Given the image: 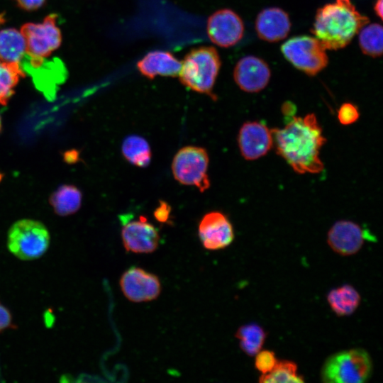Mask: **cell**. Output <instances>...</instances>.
Here are the masks:
<instances>
[{"label": "cell", "mask_w": 383, "mask_h": 383, "mask_svg": "<svg viewBox=\"0 0 383 383\" xmlns=\"http://www.w3.org/2000/svg\"><path fill=\"white\" fill-rule=\"evenodd\" d=\"M277 153L297 173H319L324 168L320 150L326 141L314 113L292 116L283 128H272Z\"/></svg>", "instance_id": "obj_1"}, {"label": "cell", "mask_w": 383, "mask_h": 383, "mask_svg": "<svg viewBox=\"0 0 383 383\" xmlns=\"http://www.w3.org/2000/svg\"><path fill=\"white\" fill-rule=\"evenodd\" d=\"M368 23L350 0H335L317 11L312 32L326 50H335L348 45Z\"/></svg>", "instance_id": "obj_2"}, {"label": "cell", "mask_w": 383, "mask_h": 383, "mask_svg": "<svg viewBox=\"0 0 383 383\" xmlns=\"http://www.w3.org/2000/svg\"><path fill=\"white\" fill-rule=\"evenodd\" d=\"M372 372L370 354L362 348L338 352L329 356L323 363L321 377L326 383H362Z\"/></svg>", "instance_id": "obj_3"}, {"label": "cell", "mask_w": 383, "mask_h": 383, "mask_svg": "<svg viewBox=\"0 0 383 383\" xmlns=\"http://www.w3.org/2000/svg\"><path fill=\"white\" fill-rule=\"evenodd\" d=\"M220 67L221 60L216 50L213 47H201L186 55L178 76L187 87L212 96Z\"/></svg>", "instance_id": "obj_4"}, {"label": "cell", "mask_w": 383, "mask_h": 383, "mask_svg": "<svg viewBox=\"0 0 383 383\" xmlns=\"http://www.w3.org/2000/svg\"><path fill=\"white\" fill-rule=\"evenodd\" d=\"M50 242L49 231L38 221H17L8 231V250L21 260L29 261L40 258L48 250Z\"/></svg>", "instance_id": "obj_5"}, {"label": "cell", "mask_w": 383, "mask_h": 383, "mask_svg": "<svg viewBox=\"0 0 383 383\" xmlns=\"http://www.w3.org/2000/svg\"><path fill=\"white\" fill-rule=\"evenodd\" d=\"M209 162V155L204 148L197 146L184 147L173 158V176L179 183L196 187L201 192H204L210 187Z\"/></svg>", "instance_id": "obj_6"}, {"label": "cell", "mask_w": 383, "mask_h": 383, "mask_svg": "<svg viewBox=\"0 0 383 383\" xmlns=\"http://www.w3.org/2000/svg\"><path fill=\"white\" fill-rule=\"evenodd\" d=\"M326 48L316 38L296 36L281 47L286 59L298 70L309 75H316L326 67L328 57Z\"/></svg>", "instance_id": "obj_7"}, {"label": "cell", "mask_w": 383, "mask_h": 383, "mask_svg": "<svg viewBox=\"0 0 383 383\" xmlns=\"http://www.w3.org/2000/svg\"><path fill=\"white\" fill-rule=\"evenodd\" d=\"M21 31L26 40V53L35 64H40L61 45L62 35L56 14L47 16L42 23H27Z\"/></svg>", "instance_id": "obj_8"}, {"label": "cell", "mask_w": 383, "mask_h": 383, "mask_svg": "<svg viewBox=\"0 0 383 383\" xmlns=\"http://www.w3.org/2000/svg\"><path fill=\"white\" fill-rule=\"evenodd\" d=\"M119 285L126 299L135 303L155 300L161 292L159 277L138 267L126 270L120 278Z\"/></svg>", "instance_id": "obj_9"}, {"label": "cell", "mask_w": 383, "mask_h": 383, "mask_svg": "<svg viewBox=\"0 0 383 383\" xmlns=\"http://www.w3.org/2000/svg\"><path fill=\"white\" fill-rule=\"evenodd\" d=\"M198 234L204 248L209 250L223 249L234 239L231 223L220 211H211L203 216L199 224Z\"/></svg>", "instance_id": "obj_10"}, {"label": "cell", "mask_w": 383, "mask_h": 383, "mask_svg": "<svg viewBox=\"0 0 383 383\" xmlns=\"http://www.w3.org/2000/svg\"><path fill=\"white\" fill-rule=\"evenodd\" d=\"M243 32L241 18L230 9L218 10L207 21L209 38L220 47L228 48L235 45L242 38Z\"/></svg>", "instance_id": "obj_11"}, {"label": "cell", "mask_w": 383, "mask_h": 383, "mask_svg": "<svg viewBox=\"0 0 383 383\" xmlns=\"http://www.w3.org/2000/svg\"><path fill=\"white\" fill-rule=\"evenodd\" d=\"M121 238L126 250L133 253L153 252L160 243L158 231L144 216L124 224Z\"/></svg>", "instance_id": "obj_12"}, {"label": "cell", "mask_w": 383, "mask_h": 383, "mask_svg": "<svg viewBox=\"0 0 383 383\" xmlns=\"http://www.w3.org/2000/svg\"><path fill=\"white\" fill-rule=\"evenodd\" d=\"M238 143L245 160H257L265 155L273 146L271 130L259 121L245 122L239 131Z\"/></svg>", "instance_id": "obj_13"}, {"label": "cell", "mask_w": 383, "mask_h": 383, "mask_svg": "<svg viewBox=\"0 0 383 383\" xmlns=\"http://www.w3.org/2000/svg\"><path fill=\"white\" fill-rule=\"evenodd\" d=\"M233 77L242 90L255 93L262 90L267 85L270 78V70L262 59L248 55L237 62Z\"/></svg>", "instance_id": "obj_14"}, {"label": "cell", "mask_w": 383, "mask_h": 383, "mask_svg": "<svg viewBox=\"0 0 383 383\" xmlns=\"http://www.w3.org/2000/svg\"><path fill=\"white\" fill-rule=\"evenodd\" d=\"M365 235L360 226L350 221L335 222L328 232L327 242L336 253L348 256L357 253L362 248Z\"/></svg>", "instance_id": "obj_15"}, {"label": "cell", "mask_w": 383, "mask_h": 383, "mask_svg": "<svg viewBox=\"0 0 383 383\" xmlns=\"http://www.w3.org/2000/svg\"><path fill=\"white\" fill-rule=\"evenodd\" d=\"M291 23L288 14L279 8L262 10L255 21L258 36L267 42H277L287 37Z\"/></svg>", "instance_id": "obj_16"}, {"label": "cell", "mask_w": 383, "mask_h": 383, "mask_svg": "<svg viewBox=\"0 0 383 383\" xmlns=\"http://www.w3.org/2000/svg\"><path fill=\"white\" fill-rule=\"evenodd\" d=\"M181 67V61L172 53L162 50H155L148 53L137 63V67L140 72L149 79H153L157 75L178 76Z\"/></svg>", "instance_id": "obj_17"}, {"label": "cell", "mask_w": 383, "mask_h": 383, "mask_svg": "<svg viewBox=\"0 0 383 383\" xmlns=\"http://www.w3.org/2000/svg\"><path fill=\"white\" fill-rule=\"evenodd\" d=\"M26 53V43L21 30L4 28L0 30V60L18 64Z\"/></svg>", "instance_id": "obj_18"}, {"label": "cell", "mask_w": 383, "mask_h": 383, "mask_svg": "<svg viewBox=\"0 0 383 383\" xmlns=\"http://www.w3.org/2000/svg\"><path fill=\"white\" fill-rule=\"evenodd\" d=\"M327 301L333 311L338 316H349L358 307L360 296L351 285L345 284L332 289L327 296Z\"/></svg>", "instance_id": "obj_19"}, {"label": "cell", "mask_w": 383, "mask_h": 383, "mask_svg": "<svg viewBox=\"0 0 383 383\" xmlns=\"http://www.w3.org/2000/svg\"><path fill=\"white\" fill-rule=\"evenodd\" d=\"M82 202L80 191L73 185L60 186L50 197V203L60 216H67L78 211Z\"/></svg>", "instance_id": "obj_20"}, {"label": "cell", "mask_w": 383, "mask_h": 383, "mask_svg": "<svg viewBox=\"0 0 383 383\" xmlns=\"http://www.w3.org/2000/svg\"><path fill=\"white\" fill-rule=\"evenodd\" d=\"M122 154L131 164L145 167L151 160V150L148 141L137 135L126 137L122 143Z\"/></svg>", "instance_id": "obj_21"}, {"label": "cell", "mask_w": 383, "mask_h": 383, "mask_svg": "<svg viewBox=\"0 0 383 383\" xmlns=\"http://www.w3.org/2000/svg\"><path fill=\"white\" fill-rule=\"evenodd\" d=\"M235 337L239 340L241 350L250 356H254L262 348L266 333L264 329L256 323H249L240 327Z\"/></svg>", "instance_id": "obj_22"}, {"label": "cell", "mask_w": 383, "mask_h": 383, "mask_svg": "<svg viewBox=\"0 0 383 383\" xmlns=\"http://www.w3.org/2000/svg\"><path fill=\"white\" fill-rule=\"evenodd\" d=\"M23 76L24 74L19 65L0 60V104L6 105L8 103Z\"/></svg>", "instance_id": "obj_23"}, {"label": "cell", "mask_w": 383, "mask_h": 383, "mask_svg": "<svg viewBox=\"0 0 383 383\" xmlns=\"http://www.w3.org/2000/svg\"><path fill=\"white\" fill-rule=\"evenodd\" d=\"M359 44L363 53L377 57L382 54L383 29L378 23L362 27L360 30Z\"/></svg>", "instance_id": "obj_24"}, {"label": "cell", "mask_w": 383, "mask_h": 383, "mask_svg": "<svg viewBox=\"0 0 383 383\" xmlns=\"http://www.w3.org/2000/svg\"><path fill=\"white\" fill-rule=\"evenodd\" d=\"M260 382H303L304 379L297 373V365L290 360H277L274 368L268 373L262 374Z\"/></svg>", "instance_id": "obj_25"}, {"label": "cell", "mask_w": 383, "mask_h": 383, "mask_svg": "<svg viewBox=\"0 0 383 383\" xmlns=\"http://www.w3.org/2000/svg\"><path fill=\"white\" fill-rule=\"evenodd\" d=\"M255 356V366L262 374L270 372L277 362L274 353L271 350H260Z\"/></svg>", "instance_id": "obj_26"}, {"label": "cell", "mask_w": 383, "mask_h": 383, "mask_svg": "<svg viewBox=\"0 0 383 383\" xmlns=\"http://www.w3.org/2000/svg\"><path fill=\"white\" fill-rule=\"evenodd\" d=\"M360 113L357 107L352 103H344L338 111V118L343 125H350L359 118Z\"/></svg>", "instance_id": "obj_27"}, {"label": "cell", "mask_w": 383, "mask_h": 383, "mask_svg": "<svg viewBox=\"0 0 383 383\" xmlns=\"http://www.w3.org/2000/svg\"><path fill=\"white\" fill-rule=\"evenodd\" d=\"M17 326L13 323L12 313L0 301V333L7 329H16Z\"/></svg>", "instance_id": "obj_28"}, {"label": "cell", "mask_w": 383, "mask_h": 383, "mask_svg": "<svg viewBox=\"0 0 383 383\" xmlns=\"http://www.w3.org/2000/svg\"><path fill=\"white\" fill-rule=\"evenodd\" d=\"M170 212V206L165 201H160L153 214L157 221L160 223H166L169 220Z\"/></svg>", "instance_id": "obj_29"}, {"label": "cell", "mask_w": 383, "mask_h": 383, "mask_svg": "<svg viewBox=\"0 0 383 383\" xmlns=\"http://www.w3.org/2000/svg\"><path fill=\"white\" fill-rule=\"evenodd\" d=\"M17 4L27 11L39 9L45 2V0H15Z\"/></svg>", "instance_id": "obj_30"}, {"label": "cell", "mask_w": 383, "mask_h": 383, "mask_svg": "<svg viewBox=\"0 0 383 383\" xmlns=\"http://www.w3.org/2000/svg\"><path fill=\"white\" fill-rule=\"evenodd\" d=\"M78 152L77 151L72 150L65 153V160L67 162H74L77 160Z\"/></svg>", "instance_id": "obj_31"}, {"label": "cell", "mask_w": 383, "mask_h": 383, "mask_svg": "<svg viewBox=\"0 0 383 383\" xmlns=\"http://www.w3.org/2000/svg\"><path fill=\"white\" fill-rule=\"evenodd\" d=\"M376 14L382 19L383 16V0H377L374 6Z\"/></svg>", "instance_id": "obj_32"}, {"label": "cell", "mask_w": 383, "mask_h": 383, "mask_svg": "<svg viewBox=\"0 0 383 383\" xmlns=\"http://www.w3.org/2000/svg\"><path fill=\"white\" fill-rule=\"evenodd\" d=\"M282 110L285 116H292L293 114V111H294V106L289 102L283 104Z\"/></svg>", "instance_id": "obj_33"}, {"label": "cell", "mask_w": 383, "mask_h": 383, "mask_svg": "<svg viewBox=\"0 0 383 383\" xmlns=\"http://www.w3.org/2000/svg\"><path fill=\"white\" fill-rule=\"evenodd\" d=\"M53 314L52 313H50V310H48L45 313V321L46 323V326H51L53 324V321L50 320V318H54Z\"/></svg>", "instance_id": "obj_34"}, {"label": "cell", "mask_w": 383, "mask_h": 383, "mask_svg": "<svg viewBox=\"0 0 383 383\" xmlns=\"http://www.w3.org/2000/svg\"><path fill=\"white\" fill-rule=\"evenodd\" d=\"M1 117H0V131H1Z\"/></svg>", "instance_id": "obj_35"}, {"label": "cell", "mask_w": 383, "mask_h": 383, "mask_svg": "<svg viewBox=\"0 0 383 383\" xmlns=\"http://www.w3.org/2000/svg\"><path fill=\"white\" fill-rule=\"evenodd\" d=\"M2 177H3V175L0 173V181H1V179H2Z\"/></svg>", "instance_id": "obj_36"}]
</instances>
